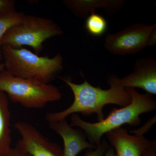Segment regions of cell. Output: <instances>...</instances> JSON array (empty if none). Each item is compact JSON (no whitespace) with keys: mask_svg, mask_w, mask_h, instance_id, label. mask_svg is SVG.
Wrapping results in <instances>:
<instances>
[{"mask_svg":"<svg viewBox=\"0 0 156 156\" xmlns=\"http://www.w3.org/2000/svg\"><path fill=\"white\" fill-rule=\"evenodd\" d=\"M63 34L61 27L52 20L25 14L20 22L7 31L1 45L14 49L30 46L38 55L45 41Z\"/></svg>","mask_w":156,"mask_h":156,"instance_id":"5","label":"cell"},{"mask_svg":"<svg viewBox=\"0 0 156 156\" xmlns=\"http://www.w3.org/2000/svg\"><path fill=\"white\" fill-rule=\"evenodd\" d=\"M14 0H0V17L16 12Z\"/></svg>","mask_w":156,"mask_h":156,"instance_id":"15","label":"cell"},{"mask_svg":"<svg viewBox=\"0 0 156 156\" xmlns=\"http://www.w3.org/2000/svg\"><path fill=\"white\" fill-rule=\"evenodd\" d=\"M107 27L106 20L95 12L91 13L86 19L85 28L88 33L93 36H101L105 33Z\"/></svg>","mask_w":156,"mask_h":156,"instance_id":"13","label":"cell"},{"mask_svg":"<svg viewBox=\"0 0 156 156\" xmlns=\"http://www.w3.org/2000/svg\"><path fill=\"white\" fill-rule=\"evenodd\" d=\"M142 156H156V138L152 140L151 145L146 150Z\"/></svg>","mask_w":156,"mask_h":156,"instance_id":"18","label":"cell"},{"mask_svg":"<svg viewBox=\"0 0 156 156\" xmlns=\"http://www.w3.org/2000/svg\"><path fill=\"white\" fill-rule=\"evenodd\" d=\"M48 123L50 129L60 135L63 140V156H76L85 149L96 147L87 141L85 135L71 126L66 120Z\"/></svg>","mask_w":156,"mask_h":156,"instance_id":"10","label":"cell"},{"mask_svg":"<svg viewBox=\"0 0 156 156\" xmlns=\"http://www.w3.org/2000/svg\"><path fill=\"white\" fill-rule=\"evenodd\" d=\"M119 83L125 88H141L150 95H156V61L150 58H140L130 74L119 78Z\"/></svg>","mask_w":156,"mask_h":156,"instance_id":"8","label":"cell"},{"mask_svg":"<svg viewBox=\"0 0 156 156\" xmlns=\"http://www.w3.org/2000/svg\"><path fill=\"white\" fill-rule=\"evenodd\" d=\"M59 78L71 89L74 99L67 108L47 114L45 119L48 122L66 120L70 115L79 113L87 116L96 114L98 120L100 121L104 119L103 111L105 105L115 104L123 107L131 102V96L126 88L119 83V77L116 75L109 76L108 83L110 88L106 90L93 87L85 79L82 83L76 84L69 79Z\"/></svg>","mask_w":156,"mask_h":156,"instance_id":"1","label":"cell"},{"mask_svg":"<svg viewBox=\"0 0 156 156\" xmlns=\"http://www.w3.org/2000/svg\"></svg>","mask_w":156,"mask_h":156,"instance_id":"22","label":"cell"},{"mask_svg":"<svg viewBox=\"0 0 156 156\" xmlns=\"http://www.w3.org/2000/svg\"><path fill=\"white\" fill-rule=\"evenodd\" d=\"M156 44V23L148 26L138 23L107 35L104 46L112 54L123 56L138 53L147 46Z\"/></svg>","mask_w":156,"mask_h":156,"instance_id":"6","label":"cell"},{"mask_svg":"<svg viewBox=\"0 0 156 156\" xmlns=\"http://www.w3.org/2000/svg\"><path fill=\"white\" fill-rule=\"evenodd\" d=\"M4 156H31L29 154L27 153L17 147L12 148L9 151L6 155Z\"/></svg>","mask_w":156,"mask_h":156,"instance_id":"19","label":"cell"},{"mask_svg":"<svg viewBox=\"0 0 156 156\" xmlns=\"http://www.w3.org/2000/svg\"><path fill=\"white\" fill-rule=\"evenodd\" d=\"M0 91L14 103L27 108H43L62 98L56 86L33 78L14 76L5 69L0 73Z\"/></svg>","mask_w":156,"mask_h":156,"instance_id":"4","label":"cell"},{"mask_svg":"<svg viewBox=\"0 0 156 156\" xmlns=\"http://www.w3.org/2000/svg\"><path fill=\"white\" fill-rule=\"evenodd\" d=\"M131 96L130 104L120 108H114L108 116L95 123L86 122L77 114L71 118L72 127H77L83 130L89 142L97 146L104 134L128 124L136 126L141 122L140 115L153 111L156 109V101L150 94H141L133 88H126Z\"/></svg>","mask_w":156,"mask_h":156,"instance_id":"2","label":"cell"},{"mask_svg":"<svg viewBox=\"0 0 156 156\" xmlns=\"http://www.w3.org/2000/svg\"><path fill=\"white\" fill-rule=\"evenodd\" d=\"M110 147L108 143L105 140H101L94 150L87 152L83 156H104Z\"/></svg>","mask_w":156,"mask_h":156,"instance_id":"16","label":"cell"},{"mask_svg":"<svg viewBox=\"0 0 156 156\" xmlns=\"http://www.w3.org/2000/svg\"><path fill=\"white\" fill-rule=\"evenodd\" d=\"M66 6L73 14L78 17L87 16L89 13L95 12V9H102L107 11L115 12L122 5L124 1L121 0H65Z\"/></svg>","mask_w":156,"mask_h":156,"instance_id":"11","label":"cell"},{"mask_svg":"<svg viewBox=\"0 0 156 156\" xmlns=\"http://www.w3.org/2000/svg\"><path fill=\"white\" fill-rule=\"evenodd\" d=\"M25 14L16 11L9 15L0 17V63L3 60L1 41L7 31L10 27L20 22Z\"/></svg>","mask_w":156,"mask_h":156,"instance_id":"14","label":"cell"},{"mask_svg":"<svg viewBox=\"0 0 156 156\" xmlns=\"http://www.w3.org/2000/svg\"><path fill=\"white\" fill-rule=\"evenodd\" d=\"M2 51L5 69L14 76L33 78L50 83L63 69L60 53L50 58L39 56L26 48L4 46Z\"/></svg>","mask_w":156,"mask_h":156,"instance_id":"3","label":"cell"},{"mask_svg":"<svg viewBox=\"0 0 156 156\" xmlns=\"http://www.w3.org/2000/svg\"><path fill=\"white\" fill-rule=\"evenodd\" d=\"M106 134L116 156H142L152 142L144 136L129 134L125 128H117Z\"/></svg>","mask_w":156,"mask_h":156,"instance_id":"9","label":"cell"},{"mask_svg":"<svg viewBox=\"0 0 156 156\" xmlns=\"http://www.w3.org/2000/svg\"><path fill=\"white\" fill-rule=\"evenodd\" d=\"M5 69V66H4V63L3 62L0 63V73Z\"/></svg>","mask_w":156,"mask_h":156,"instance_id":"21","label":"cell"},{"mask_svg":"<svg viewBox=\"0 0 156 156\" xmlns=\"http://www.w3.org/2000/svg\"><path fill=\"white\" fill-rule=\"evenodd\" d=\"M10 119L9 98L5 93L0 91V156H5L11 148Z\"/></svg>","mask_w":156,"mask_h":156,"instance_id":"12","label":"cell"},{"mask_svg":"<svg viewBox=\"0 0 156 156\" xmlns=\"http://www.w3.org/2000/svg\"><path fill=\"white\" fill-rule=\"evenodd\" d=\"M156 115L153 117L152 118L149 120L143 125L141 128L138 129L133 130L130 131V133L135 135L144 136V134L147 132L151 128L152 126H153L154 123L156 122Z\"/></svg>","mask_w":156,"mask_h":156,"instance_id":"17","label":"cell"},{"mask_svg":"<svg viewBox=\"0 0 156 156\" xmlns=\"http://www.w3.org/2000/svg\"><path fill=\"white\" fill-rule=\"evenodd\" d=\"M105 156H116L114 149L113 148V147H110L105 152Z\"/></svg>","mask_w":156,"mask_h":156,"instance_id":"20","label":"cell"},{"mask_svg":"<svg viewBox=\"0 0 156 156\" xmlns=\"http://www.w3.org/2000/svg\"><path fill=\"white\" fill-rule=\"evenodd\" d=\"M21 138L16 147L31 156H63V150L52 142L34 126L24 122L14 124Z\"/></svg>","mask_w":156,"mask_h":156,"instance_id":"7","label":"cell"}]
</instances>
